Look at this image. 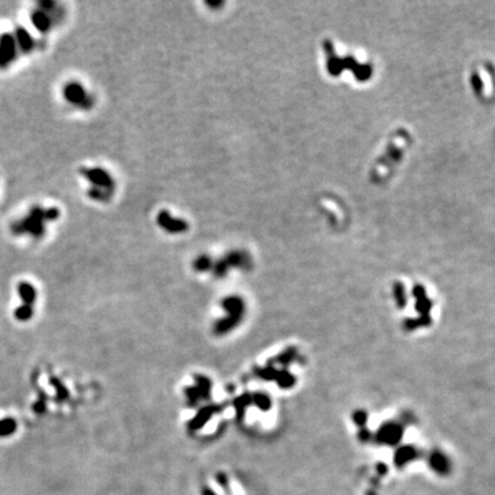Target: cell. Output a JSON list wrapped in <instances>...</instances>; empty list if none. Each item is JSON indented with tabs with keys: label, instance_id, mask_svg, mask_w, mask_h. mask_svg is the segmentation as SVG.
I'll list each match as a JSON object with an SVG mask.
<instances>
[{
	"label": "cell",
	"instance_id": "cell-1",
	"mask_svg": "<svg viewBox=\"0 0 495 495\" xmlns=\"http://www.w3.org/2000/svg\"><path fill=\"white\" fill-rule=\"evenodd\" d=\"M64 96L66 101H69L73 105H87L88 99L86 96V91L81 84L79 83H69L64 87Z\"/></svg>",
	"mask_w": 495,
	"mask_h": 495
},
{
	"label": "cell",
	"instance_id": "cell-2",
	"mask_svg": "<svg viewBox=\"0 0 495 495\" xmlns=\"http://www.w3.org/2000/svg\"><path fill=\"white\" fill-rule=\"evenodd\" d=\"M81 172L87 180L99 186L98 189H109V186L112 187V184H113L112 178L102 169H83Z\"/></svg>",
	"mask_w": 495,
	"mask_h": 495
},
{
	"label": "cell",
	"instance_id": "cell-3",
	"mask_svg": "<svg viewBox=\"0 0 495 495\" xmlns=\"http://www.w3.org/2000/svg\"><path fill=\"white\" fill-rule=\"evenodd\" d=\"M32 22L36 25L37 29L40 30H47L51 25L48 15H47V13H44L43 10H37L36 13L32 14Z\"/></svg>",
	"mask_w": 495,
	"mask_h": 495
},
{
	"label": "cell",
	"instance_id": "cell-4",
	"mask_svg": "<svg viewBox=\"0 0 495 495\" xmlns=\"http://www.w3.org/2000/svg\"><path fill=\"white\" fill-rule=\"evenodd\" d=\"M20 293H21V296H23L26 299V301L35 300V289L29 284L20 285Z\"/></svg>",
	"mask_w": 495,
	"mask_h": 495
}]
</instances>
